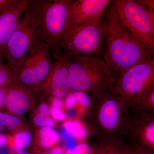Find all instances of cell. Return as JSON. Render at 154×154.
<instances>
[{
	"label": "cell",
	"mask_w": 154,
	"mask_h": 154,
	"mask_svg": "<svg viewBox=\"0 0 154 154\" xmlns=\"http://www.w3.org/2000/svg\"><path fill=\"white\" fill-rule=\"evenodd\" d=\"M111 2L104 14L106 33L103 59L116 79L131 67L154 57L124 26Z\"/></svg>",
	"instance_id": "obj_1"
},
{
	"label": "cell",
	"mask_w": 154,
	"mask_h": 154,
	"mask_svg": "<svg viewBox=\"0 0 154 154\" xmlns=\"http://www.w3.org/2000/svg\"><path fill=\"white\" fill-rule=\"evenodd\" d=\"M106 25L104 14L64 32L51 48L55 59L70 62L77 58L97 56L103 59Z\"/></svg>",
	"instance_id": "obj_2"
},
{
	"label": "cell",
	"mask_w": 154,
	"mask_h": 154,
	"mask_svg": "<svg viewBox=\"0 0 154 154\" xmlns=\"http://www.w3.org/2000/svg\"><path fill=\"white\" fill-rule=\"evenodd\" d=\"M69 76L72 91L96 98L110 90L116 79L102 57L77 58L69 63Z\"/></svg>",
	"instance_id": "obj_3"
},
{
	"label": "cell",
	"mask_w": 154,
	"mask_h": 154,
	"mask_svg": "<svg viewBox=\"0 0 154 154\" xmlns=\"http://www.w3.org/2000/svg\"><path fill=\"white\" fill-rule=\"evenodd\" d=\"M41 41L36 14L30 0L3 52L15 75L24 58Z\"/></svg>",
	"instance_id": "obj_4"
},
{
	"label": "cell",
	"mask_w": 154,
	"mask_h": 154,
	"mask_svg": "<svg viewBox=\"0 0 154 154\" xmlns=\"http://www.w3.org/2000/svg\"><path fill=\"white\" fill-rule=\"evenodd\" d=\"M74 0H31L42 41L54 46L64 33Z\"/></svg>",
	"instance_id": "obj_5"
},
{
	"label": "cell",
	"mask_w": 154,
	"mask_h": 154,
	"mask_svg": "<svg viewBox=\"0 0 154 154\" xmlns=\"http://www.w3.org/2000/svg\"><path fill=\"white\" fill-rule=\"evenodd\" d=\"M124 26L154 56V11L133 0L112 1Z\"/></svg>",
	"instance_id": "obj_6"
},
{
	"label": "cell",
	"mask_w": 154,
	"mask_h": 154,
	"mask_svg": "<svg viewBox=\"0 0 154 154\" xmlns=\"http://www.w3.org/2000/svg\"><path fill=\"white\" fill-rule=\"evenodd\" d=\"M154 86V59H146L122 73L111 90L128 107H131L146 91Z\"/></svg>",
	"instance_id": "obj_7"
},
{
	"label": "cell",
	"mask_w": 154,
	"mask_h": 154,
	"mask_svg": "<svg viewBox=\"0 0 154 154\" xmlns=\"http://www.w3.org/2000/svg\"><path fill=\"white\" fill-rule=\"evenodd\" d=\"M53 64L51 46L41 41L24 58L14 80L30 91H40Z\"/></svg>",
	"instance_id": "obj_8"
},
{
	"label": "cell",
	"mask_w": 154,
	"mask_h": 154,
	"mask_svg": "<svg viewBox=\"0 0 154 154\" xmlns=\"http://www.w3.org/2000/svg\"><path fill=\"white\" fill-rule=\"evenodd\" d=\"M111 89L96 98L99 102L96 116L98 125L110 134L128 130L131 121L125 114L128 106Z\"/></svg>",
	"instance_id": "obj_9"
},
{
	"label": "cell",
	"mask_w": 154,
	"mask_h": 154,
	"mask_svg": "<svg viewBox=\"0 0 154 154\" xmlns=\"http://www.w3.org/2000/svg\"><path fill=\"white\" fill-rule=\"evenodd\" d=\"M111 2L110 0L74 1L69 11L64 32L102 17Z\"/></svg>",
	"instance_id": "obj_10"
},
{
	"label": "cell",
	"mask_w": 154,
	"mask_h": 154,
	"mask_svg": "<svg viewBox=\"0 0 154 154\" xmlns=\"http://www.w3.org/2000/svg\"><path fill=\"white\" fill-rule=\"evenodd\" d=\"M56 60L49 77L41 90L54 98L63 99L72 91L69 76V62L60 58Z\"/></svg>",
	"instance_id": "obj_11"
},
{
	"label": "cell",
	"mask_w": 154,
	"mask_h": 154,
	"mask_svg": "<svg viewBox=\"0 0 154 154\" xmlns=\"http://www.w3.org/2000/svg\"><path fill=\"white\" fill-rule=\"evenodd\" d=\"M30 0H18L0 14V53L16 30Z\"/></svg>",
	"instance_id": "obj_12"
},
{
	"label": "cell",
	"mask_w": 154,
	"mask_h": 154,
	"mask_svg": "<svg viewBox=\"0 0 154 154\" xmlns=\"http://www.w3.org/2000/svg\"><path fill=\"white\" fill-rule=\"evenodd\" d=\"M31 91L14 80L6 88L5 108L15 115L25 114L29 109L33 98Z\"/></svg>",
	"instance_id": "obj_13"
},
{
	"label": "cell",
	"mask_w": 154,
	"mask_h": 154,
	"mask_svg": "<svg viewBox=\"0 0 154 154\" xmlns=\"http://www.w3.org/2000/svg\"><path fill=\"white\" fill-rule=\"evenodd\" d=\"M130 130L143 144V146L153 151L154 149V120L146 115L141 116L136 120H131Z\"/></svg>",
	"instance_id": "obj_14"
},
{
	"label": "cell",
	"mask_w": 154,
	"mask_h": 154,
	"mask_svg": "<svg viewBox=\"0 0 154 154\" xmlns=\"http://www.w3.org/2000/svg\"><path fill=\"white\" fill-rule=\"evenodd\" d=\"M92 98L90 94L80 91H72L65 98L64 105L68 110L73 109L77 105H79L83 109L91 106Z\"/></svg>",
	"instance_id": "obj_15"
},
{
	"label": "cell",
	"mask_w": 154,
	"mask_h": 154,
	"mask_svg": "<svg viewBox=\"0 0 154 154\" xmlns=\"http://www.w3.org/2000/svg\"><path fill=\"white\" fill-rule=\"evenodd\" d=\"M62 129L69 137L74 139H85L88 136V129L79 120H67Z\"/></svg>",
	"instance_id": "obj_16"
},
{
	"label": "cell",
	"mask_w": 154,
	"mask_h": 154,
	"mask_svg": "<svg viewBox=\"0 0 154 154\" xmlns=\"http://www.w3.org/2000/svg\"><path fill=\"white\" fill-rule=\"evenodd\" d=\"M95 149V154H132V150L114 140L102 143Z\"/></svg>",
	"instance_id": "obj_17"
},
{
	"label": "cell",
	"mask_w": 154,
	"mask_h": 154,
	"mask_svg": "<svg viewBox=\"0 0 154 154\" xmlns=\"http://www.w3.org/2000/svg\"><path fill=\"white\" fill-rule=\"evenodd\" d=\"M39 143L42 147L49 148L55 145L60 139L59 134L52 127H42L38 132Z\"/></svg>",
	"instance_id": "obj_18"
},
{
	"label": "cell",
	"mask_w": 154,
	"mask_h": 154,
	"mask_svg": "<svg viewBox=\"0 0 154 154\" xmlns=\"http://www.w3.org/2000/svg\"><path fill=\"white\" fill-rule=\"evenodd\" d=\"M4 59V56L0 53V88H6L13 82L15 74Z\"/></svg>",
	"instance_id": "obj_19"
},
{
	"label": "cell",
	"mask_w": 154,
	"mask_h": 154,
	"mask_svg": "<svg viewBox=\"0 0 154 154\" xmlns=\"http://www.w3.org/2000/svg\"><path fill=\"white\" fill-rule=\"evenodd\" d=\"M132 106L136 107L141 110H152L154 107V86L146 91L133 104Z\"/></svg>",
	"instance_id": "obj_20"
},
{
	"label": "cell",
	"mask_w": 154,
	"mask_h": 154,
	"mask_svg": "<svg viewBox=\"0 0 154 154\" xmlns=\"http://www.w3.org/2000/svg\"><path fill=\"white\" fill-rule=\"evenodd\" d=\"M32 140V135L30 132L26 131H19L14 135L13 149L17 152L23 151L30 145Z\"/></svg>",
	"instance_id": "obj_21"
},
{
	"label": "cell",
	"mask_w": 154,
	"mask_h": 154,
	"mask_svg": "<svg viewBox=\"0 0 154 154\" xmlns=\"http://www.w3.org/2000/svg\"><path fill=\"white\" fill-rule=\"evenodd\" d=\"M21 119L18 116L0 110V125L5 127L7 130L14 131L19 127Z\"/></svg>",
	"instance_id": "obj_22"
},
{
	"label": "cell",
	"mask_w": 154,
	"mask_h": 154,
	"mask_svg": "<svg viewBox=\"0 0 154 154\" xmlns=\"http://www.w3.org/2000/svg\"><path fill=\"white\" fill-rule=\"evenodd\" d=\"M33 122L36 125L42 127H52L55 125V122L51 119L50 115L40 112L34 116Z\"/></svg>",
	"instance_id": "obj_23"
},
{
	"label": "cell",
	"mask_w": 154,
	"mask_h": 154,
	"mask_svg": "<svg viewBox=\"0 0 154 154\" xmlns=\"http://www.w3.org/2000/svg\"><path fill=\"white\" fill-rule=\"evenodd\" d=\"M95 149L85 143L78 144L74 148L66 150L65 154H95Z\"/></svg>",
	"instance_id": "obj_24"
},
{
	"label": "cell",
	"mask_w": 154,
	"mask_h": 154,
	"mask_svg": "<svg viewBox=\"0 0 154 154\" xmlns=\"http://www.w3.org/2000/svg\"><path fill=\"white\" fill-rule=\"evenodd\" d=\"M50 115L58 121H64L66 119V114L61 108L52 107L50 108Z\"/></svg>",
	"instance_id": "obj_25"
},
{
	"label": "cell",
	"mask_w": 154,
	"mask_h": 154,
	"mask_svg": "<svg viewBox=\"0 0 154 154\" xmlns=\"http://www.w3.org/2000/svg\"><path fill=\"white\" fill-rule=\"evenodd\" d=\"M136 2L149 11H154V0H136Z\"/></svg>",
	"instance_id": "obj_26"
},
{
	"label": "cell",
	"mask_w": 154,
	"mask_h": 154,
	"mask_svg": "<svg viewBox=\"0 0 154 154\" xmlns=\"http://www.w3.org/2000/svg\"><path fill=\"white\" fill-rule=\"evenodd\" d=\"M17 1L18 0H0V14Z\"/></svg>",
	"instance_id": "obj_27"
},
{
	"label": "cell",
	"mask_w": 154,
	"mask_h": 154,
	"mask_svg": "<svg viewBox=\"0 0 154 154\" xmlns=\"http://www.w3.org/2000/svg\"><path fill=\"white\" fill-rule=\"evenodd\" d=\"M65 152L62 147L57 146L54 147L46 151L43 152L41 154H65Z\"/></svg>",
	"instance_id": "obj_28"
},
{
	"label": "cell",
	"mask_w": 154,
	"mask_h": 154,
	"mask_svg": "<svg viewBox=\"0 0 154 154\" xmlns=\"http://www.w3.org/2000/svg\"><path fill=\"white\" fill-rule=\"evenodd\" d=\"M152 151L150 150L149 149L142 146L137 147L132 150V154H152Z\"/></svg>",
	"instance_id": "obj_29"
},
{
	"label": "cell",
	"mask_w": 154,
	"mask_h": 154,
	"mask_svg": "<svg viewBox=\"0 0 154 154\" xmlns=\"http://www.w3.org/2000/svg\"><path fill=\"white\" fill-rule=\"evenodd\" d=\"M52 107L61 109L64 105V102L63 99L53 97L51 101Z\"/></svg>",
	"instance_id": "obj_30"
},
{
	"label": "cell",
	"mask_w": 154,
	"mask_h": 154,
	"mask_svg": "<svg viewBox=\"0 0 154 154\" xmlns=\"http://www.w3.org/2000/svg\"><path fill=\"white\" fill-rule=\"evenodd\" d=\"M6 88H0V110L5 108Z\"/></svg>",
	"instance_id": "obj_31"
},
{
	"label": "cell",
	"mask_w": 154,
	"mask_h": 154,
	"mask_svg": "<svg viewBox=\"0 0 154 154\" xmlns=\"http://www.w3.org/2000/svg\"><path fill=\"white\" fill-rule=\"evenodd\" d=\"M12 149L8 144L5 145L0 147V154H12Z\"/></svg>",
	"instance_id": "obj_32"
},
{
	"label": "cell",
	"mask_w": 154,
	"mask_h": 154,
	"mask_svg": "<svg viewBox=\"0 0 154 154\" xmlns=\"http://www.w3.org/2000/svg\"><path fill=\"white\" fill-rule=\"evenodd\" d=\"M39 112L50 115V108L46 103H42L38 108Z\"/></svg>",
	"instance_id": "obj_33"
},
{
	"label": "cell",
	"mask_w": 154,
	"mask_h": 154,
	"mask_svg": "<svg viewBox=\"0 0 154 154\" xmlns=\"http://www.w3.org/2000/svg\"><path fill=\"white\" fill-rule=\"evenodd\" d=\"M9 137L5 134L0 133V147L8 143Z\"/></svg>",
	"instance_id": "obj_34"
},
{
	"label": "cell",
	"mask_w": 154,
	"mask_h": 154,
	"mask_svg": "<svg viewBox=\"0 0 154 154\" xmlns=\"http://www.w3.org/2000/svg\"><path fill=\"white\" fill-rule=\"evenodd\" d=\"M17 154H30L29 153L27 152L24 151H21L20 152H18Z\"/></svg>",
	"instance_id": "obj_35"
}]
</instances>
